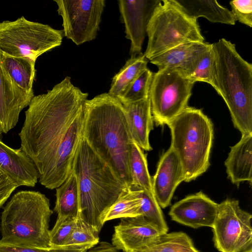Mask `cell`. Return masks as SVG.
<instances>
[{
	"instance_id": "1",
	"label": "cell",
	"mask_w": 252,
	"mask_h": 252,
	"mask_svg": "<svg viewBox=\"0 0 252 252\" xmlns=\"http://www.w3.org/2000/svg\"><path fill=\"white\" fill-rule=\"evenodd\" d=\"M88 95L67 76L46 93L34 96L25 111L19 133L21 148L33 161L39 182L47 189L58 188L71 172L82 138Z\"/></svg>"
},
{
	"instance_id": "2",
	"label": "cell",
	"mask_w": 252,
	"mask_h": 252,
	"mask_svg": "<svg viewBox=\"0 0 252 252\" xmlns=\"http://www.w3.org/2000/svg\"><path fill=\"white\" fill-rule=\"evenodd\" d=\"M82 137L126 186L131 184L129 157L133 142L120 100L103 93L87 99L83 106Z\"/></svg>"
},
{
	"instance_id": "3",
	"label": "cell",
	"mask_w": 252,
	"mask_h": 252,
	"mask_svg": "<svg viewBox=\"0 0 252 252\" xmlns=\"http://www.w3.org/2000/svg\"><path fill=\"white\" fill-rule=\"evenodd\" d=\"M71 170L76 178L79 213L99 233L102 218L126 186L82 137L75 154Z\"/></svg>"
},
{
	"instance_id": "4",
	"label": "cell",
	"mask_w": 252,
	"mask_h": 252,
	"mask_svg": "<svg viewBox=\"0 0 252 252\" xmlns=\"http://www.w3.org/2000/svg\"><path fill=\"white\" fill-rule=\"evenodd\" d=\"M212 86L225 102L233 125L242 135L252 133V64L225 38L212 43Z\"/></svg>"
},
{
	"instance_id": "5",
	"label": "cell",
	"mask_w": 252,
	"mask_h": 252,
	"mask_svg": "<svg viewBox=\"0 0 252 252\" xmlns=\"http://www.w3.org/2000/svg\"><path fill=\"white\" fill-rule=\"evenodd\" d=\"M49 199L39 191L15 193L2 212L0 243L19 247H51Z\"/></svg>"
},
{
	"instance_id": "6",
	"label": "cell",
	"mask_w": 252,
	"mask_h": 252,
	"mask_svg": "<svg viewBox=\"0 0 252 252\" xmlns=\"http://www.w3.org/2000/svg\"><path fill=\"white\" fill-rule=\"evenodd\" d=\"M170 129V147L181 163L184 181L194 180L210 166L214 139L211 120L200 109L187 107L166 124Z\"/></svg>"
},
{
	"instance_id": "7",
	"label": "cell",
	"mask_w": 252,
	"mask_h": 252,
	"mask_svg": "<svg viewBox=\"0 0 252 252\" xmlns=\"http://www.w3.org/2000/svg\"><path fill=\"white\" fill-rule=\"evenodd\" d=\"M144 56L148 60L182 44L204 42L197 19L175 0H160L148 23Z\"/></svg>"
},
{
	"instance_id": "8",
	"label": "cell",
	"mask_w": 252,
	"mask_h": 252,
	"mask_svg": "<svg viewBox=\"0 0 252 252\" xmlns=\"http://www.w3.org/2000/svg\"><path fill=\"white\" fill-rule=\"evenodd\" d=\"M63 36V31L21 16L14 21L0 22V50L36 62L43 53L60 46Z\"/></svg>"
},
{
	"instance_id": "9",
	"label": "cell",
	"mask_w": 252,
	"mask_h": 252,
	"mask_svg": "<svg viewBox=\"0 0 252 252\" xmlns=\"http://www.w3.org/2000/svg\"><path fill=\"white\" fill-rule=\"evenodd\" d=\"M194 83L179 67L158 69L153 73L149 97L157 126L166 125L188 106Z\"/></svg>"
},
{
	"instance_id": "10",
	"label": "cell",
	"mask_w": 252,
	"mask_h": 252,
	"mask_svg": "<svg viewBox=\"0 0 252 252\" xmlns=\"http://www.w3.org/2000/svg\"><path fill=\"white\" fill-rule=\"evenodd\" d=\"M252 218L237 200L227 198L218 204L212 227L216 248L220 252H243L252 248Z\"/></svg>"
},
{
	"instance_id": "11",
	"label": "cell",
	"mask_w": 252,
	"mask_h": 252,
	"mask_svg": "<svg viewBox=\"0 0 252 252\" xmlns=\"http://www.w3.org/2000/svg\"><path fill=\"white\" fill-rule=\"evenodd\" d=\"M63 18L64 36L79 45L94 39L99 30L104 0H54Z\"/></svg>"
},
{
	"instance_id": "12",
	"label": "cell",
	"mask_w": 252,
	"mask_h": 252,
	"mask_svg": "<svg viewBox=\"0 0 252 252\" xmlns=\"http://www.w3.org/2000/svg\"><path fill=\"white\" fill-rule=\"evenodd\" d=\"M161 234L143 216L122 218L114 226L111 244L123 252H140L155 244Z\"/></svg>"
},
{
	"instance_id": "13",
	"label": "cell",
	"mask_w": 252,
	"mask_h": 252,
	"mask_svg": "<svg viewBox=\"0 0 252 252\" xmlns=\"http://www.w3.org/2000/svg\"><path fill=\"white\" fill-rule=\"evenodd\" d=\"M160 0H119L118 5L125 24L126 37L130 40L131 57L142 54L147 28Z\"/></svg>"
},
{
	"instance_id": "14",
	"label": "cell",
	"mask_w": 252,
	"mask_h": 252,
	"mask_svg": "<svg viewBox=\"0 0 252 252\" xmlns=\"http://www.w3.org/2000/svg\"><path fill=\"white\" fill-rule=\"evenodd\" d=\"M218 209V204L200 191L175 203L169 215L173 221L194 229L203 226L212 228Z\"/></svg>"
},
{
	"instance_id": "15",
	"label": "cell",
	"mask_w": 252,
	"mask_h": 252,
	"mask_svg": "<svg viewBox=\"0 0 252 252\" xmlns=\"http://www.w3.org/2000/svg\"><path fill=\"white\" fill-rule=\"evenodd\" d=\"M0 50V132L7 133L17 124L21 111L34 96L19 88L3 68Z\"/></svg>"
},
{
	"instance_id": "16",
	"label": "cell",
	"mask_w": 252,
	"mask_h": 252,
	"mask_svg": "<svg viewBox=\"0 0 252 252\" xmlns=\"http://www.w3.org/2000/svg\"><path fill=\"white\" fill-rule=\"evenodd\" d=\"M151 179L153 191L158 205L162 209L167 207L177 187L184 181L181 163L170 147L161 157Z\"/></svg>"
},
{
	"instance_id": "17",
	"label": "cell",
	"mask_w": 252,
	"mask_h": 252,
	"mask_svg": "<svg viewBox=\"0 0 252 252\" xmlns=\"http://www.w3.org/2000/svg\"><path fill=\"white\" fill-rule=\"evenodd\" d=\"M0 169L18 187H34L39 178L35 164L22 148L14 149L0 138Z\"/></svg>"
},
{
	"instance_id": "18",
	"label": "cell",
	"mask_w": 252,
	"mask_h": 252,
	"mask_svg": "<svg viewBox=\"0 0 252 252\" xmlns=\"http://www.w3.org/2000/svg\"><path fill=\"white\" fill-rule=\"evenodd\" d=\"M123 105L132 141L143 150H152L149 135L153 129L154 121L149 97Z\"/></svg>"
},
{
	"instance_id": "19",
	"label": "cell",
	"mask_w": 252,
	"mask_h": 252,
	"mask_svg": "<svg viewBox=\"0 0 252 252\" xmlns=\"http://www.w3.org/2000/svg\"><path fill=\"white\" fill-rule=\"evenodd\" d=\"M228 178L239 187L241 182H252V133L242 135L239 141L230 147L224 162Z\"/></svg>"
},
{
	"instance_id": "20",
	"label": "cell",
	"mask_w": 252,
	"mask_h": 252,
	"mask_svg": "<svg viewBox=\"0 0 252 252\" xmlns=\"http://www.w3.org/2000/svg\"><path fill=\"white\" fill-rule=\"evenodd\" d=\"M175 0L189 15L197 20L199 17H204L213 23L230 25L235 24L236 21L231 11L216 0Z\"/></svg>"
},
{
	"instance_id": "21",
	"label": "cell",
	"mask_w": 252,
	"mask_h": 252,
	"mask_svg": "<svg viewBox=\"0 0 252 252\" xmlns=\"http://www.w3.org/2000/svg\"><path fill=\"white\" fill-rule=\"evenodd\" d=\"M1 60L3 68L14 82L27 93L34 94L32 86L35 77V61L27 57L11 56L2 52Z\"/></svg>"
},
{
	"instance_id": "22",
	"label": "cell",
	"mask_w": 252,
	"mask_h": 252,
	"mask_svg": "<svg viewBox=\"0 0 252 252\" xmlns=\"http://www.w3.org/2000/svg\"><path fill=\"white\" fill-rule=\"evenodd\" d=\"M211 45V44L205 42H191L182 44L153 58L150 62L158 66V69L180 68Z\"/></svg>"
},
{
	"instance_id": "23",
	"label": "cell",
	"mask_w": 252,
	"mask_h": 252,
	"mask_svg": "<svg viewBox=\"0 0 252 252\" xmlns=\"http://www.w3.org/2000/svg\"><path fill=\"white\" fill-rule=\"evenodd\" d=\"M141 191L140 188L132 185L125 187L116 201L103 215L102 224L115 219L141 216Z\"/></svg>"
},
{
	"instance_id": "24",
	"label": "cell",
	"mask_w": 252,
	"mask_h": 252,
	"mask_svg": "<svg viewBox=\"0 0 252 252\" xmlns=\"http://www.w3.org/2000/svg\"><path fill=\"white\" fill-rule=\"evenodd\" d=\"M54 211L58 217L76 218L79 212V197L76 178L72 171L66 179L56 188Z\"/></svg>"
},
{
	"instance_id": "25",
	"label": "cell",
	"mask_w": 252,
	"mask_h": 252,
	"mask_svg": "<svg viewBox=\"0 0 252 252\" xmlns=\"http://www.w3.org/2000/svg\"><path fill=\"white\" fill-rule=\"evenodd\" d=\"M148 61L143 53L131 57L113 78L108 93L118 98L125 89L147 68Z\"/></svg>"
},
{
	"instance_id": "26",
	"label": "cell",
	"mask_w": 252,
	"mask_h": 252,
	"mask_svg": "<svg viewBox=\"0 0 252 252\" xmlns=\"http://www.w3.org/2000/svg\"><path fill=\"white\" fill-rule=\"evenodd\" d=\"M129 164L131 185L137 186L144 191L154 194L146 155L143 150L133 142L130 145Z\"/></svg>"
},
{
	"instance_id": "27",
	"label": "cell",
	"mask_w": 252,
	"mask_h": 252,
	"mask_svg": "<svg viewBox=\"0 0 252 252\" xmlns=\"http://www.w3.org/2000/svg\"><path fill=\"white\" fill-rule=\"evenodd\" d=\"M180 68L195 83L201 81L212 85L214 73L212 44L207 49Z\"/></svg>"
},
{
	"instance_id": "28",
	"label": "cell",
	"mask_w": 252,
	"mask_h": 252,
	"mask_svg": "<svg viewBox=\"0 0 252 252\" xmlns=\"http://www.w3.org/2000/svg\"><path fill=\"white\" fill-rule=\"evenodd\" d=\"M140 252H200L186 233L172 232L160 235L158 241Z\"/></svg>"
},
{
	"instance_id": "29",
	"label": "cell",
	"mask_w": 252,
	"mask_h": 252,
	"mask_svg": "<svg viewBox=\"0 0 252 252\" xmlns=\"http://www.w3.org/2000/svg\"><path fill=\"white\" fill-rule=\"evenodd\" d=\"M153 73L145 69L122 92L118 98L122 104L149 98Z\"/></svg>"
},
{
	"instance_id": "30",
	"label": "cell",
	"mask_w": 252,
	"mask_h": 252,
	"mask_svg": "<svg viewBox=\"0 0 252 252\" xmlns=\"http://www.w3.org/2000/svg\"><path fill=\"white\" fill-rule=\"evenodd\" d=\"M98 234L99 233L93 229L78 213L75 227L64 247L83 246L92 249L99 242Z\"/></svg>"
},
{
	"instance_id": "31",
	"label": "cell",
	"mask_w": 252,
	"mask_h": 252,
	"mask_svg": "<svg viewBox=\"0 0 252 252\" xmlns=\"http://www.w3.org/2000/svg\"><path fill=\"white\" fill-rule=\"evenodd\" d=\"M76 218L58 217L53 228L50 230L51 247H63L74 229Z\"/></svg>"
},
{
	"instance_id": "32",
	"label": "cell",
	"mask_w": 252,
	"mask_h": 252,
	"mask_svg": "<svg viewBox=\"0 0 252 252\" xmlns=\"http://www.w3.org/2000/svg\"><path fill=\"white\" fill-rule=\"evenodd\" d=\"M90 249V247L83 246L39 248L19 247L0 243V252H87Z\"/></svg>"
},
{
	"instance_id": "33",
	"label": "cell",
	"mask_w": 252,
	"mask_h": 252,
	"mask_svg": "<svg viewBox=\"0 0 252 252\" xmlns=\"http://www.w3.org/2000/svg\"><path fill=\"white\" fill-rule=\"evenodd\" d=\"M229 4L235 21L252 28V0H231Z\"/></svg>"
},
{
	"instance_id": "34",
	"label": "cell",
	"mask_w": 252,
	"mask_h": 252,
	"mask_svg": "<svg viewBox=\"0 0 252 252\" xmlns=\"http://www.w3.org/2000/svg\"><path fill=\"white\" fill-rule=\"evenodd\" d=\"M17 187V185L0 169V208Z\"/></svg>"
},
{
	"instance_id": "35",
	"label": "cell",
	"mask_w": 252,
	"mask_h": 252,
	"mask_svg": "<svg viewBox=\"0 0 252 252\" xmlns=\"http://www.w3.org/2000/svg\"><path fill=\"white\" fill-rule=\"evenodd\" d=\"M243 252H252V247Z\"/></svg>"
}]
</instances>
